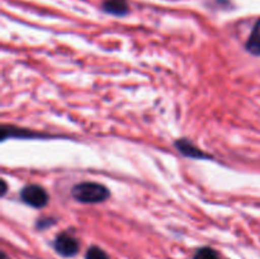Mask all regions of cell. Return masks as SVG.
<instances>
[{
    "label": "cell",
    "mask_w": 260,
    "mask_h": 259,
    "mask_svg": "<svg viewBox=\"0 0 260 259\" xmlns=\"http://www.w3.org/2000/svg\"><path fill=\"white\" fill-rule=\"evenodd\" d=\"M2 259H9V258H8V255L5 253H2Z\"/></svg>",
    "instance_id": "cell-10"
},
{
    "label": "cell",
    "mask_w": 260,
    "mask_h": 259,
    "mask_svg": "<svg viewBox=\"0 0 260 259\" xmlns=\"http://www.w3.org/2000/svg\"><path fill=\"white\" fill-rule=\"evenodd\" d=\"M193 259H221V258H220V254H218L215 249L206 246V248L198 249V250L196 251Z\"/></svg>",
    "instance_id": "cell-7"
},
{
    "label": "cell",
    "mask_w": 260,
    "mask_h": 259,
    "mask_svg": "<svg viewBox=\"0 0 260 259\" xmlns=\"http://www.w3.org/2000/svg\"><path fill=\"white\" fill-rule=\"evenodd\" d=\"M102 9L106 13L117 17L128 14L129 7L127 0H104L102 4Z\"/></svg>",
    "instance_id": "cell-4"
},
{
    "label": "cell",
    "mask_w": 260,
    "mask_h": 259,
    "mask_svg": "<svg viewBox=\"0 0 260 259\" xmlns=\"http://www.w3.org/2000/svg\"><path fill=\"white\" fill-rule=\"evenodd\" d=\"M85 259H111L108 254L101 249L99 246H90V248L86 250Z\"/></svg>",
    "instance_id": "cell-8"
},
{
    "label": "cell",
    "mask_w": 260,
    "mask_h": 259,
    "mask_svg": "<svg viewBox=\"0 0 260 259\" xmlns=\"http://www.w3.org/2000/svg\"><path fill=\"white\" fill-rule=\"evenodd\" d=\"M5 193H7V183H5V180L3 179L2 180V196H4Z\"/></svg>",
    "instance_id": "cell-9"
},
{
    "label": "cell",
    "mask_w": 260,
    "mask_h": 259,
    "mask_svg": "<svg viewBox=\"0 0 260 259\" xmlns=\"http://www.w3.org/2000/svg\"><path fill=\"white\" fill-rule=\"evenodd\" d=\"M246 51L254 56H260V18L254 24L253 30L246 41Z\"/></svg>",
    "instance_id": "cell-5"
},
{
    "label": "cell",
    "mask_w": 260,
    "mask_h": 259,
    "mask_svg": "<svg viewBox=\"0 0 260 259\" xmlns=\"http://www.w3.org/2000/svg\"><path fill=\"white\" fill-rule=\"evenodd\" d=\"M71 195L81 203H101L108 200L111 193L106 185L95 182H83L71 189Z\"/></svg>",
    "instance_id": "cell-1"
},
{
    "label": "cell",
    "mask_w": 260,
    "mask_h": 259,
    "mask_svg": "<svg viewBox=\"0 0 260 259\" xmlns=\"http://www.w3.org/2000/svg\"><path fill=\"white\" fill-rule=\"evenodd\" d=\"M53 248L60 255L65 256V258H70V256L78 254L80 245H79V241L73 235L68 233H62L55 239Z\"/></svg>",
    "instance_id": "cell-3"
},
{
    "label": "cell",
    "mask_w": 260,
    "mask_h": 259,
    "mask_svg": "<svg viewBox=\"0 0 260 259\" xmlns=\"http://www.w3.org/2000/svg\"><path fill=\"white\" fill-rule=\"evenodd\" d=\"M20 198L23 202L28 206H32L35 208H42L48 203V193L45 188L37 184H29L24 187L20 192Z\"/></svg>",
    "instance_id": "cell-2"
},
{
    "label": "cell",
    "mask_w": 260,
    "mask_h": 259,
    "mask_svg": "<svg viewBox=\"0 0 260 259\" xmlns=\"http://www.w3.org/2000/svg\"><path fill=\"white\" fill-rule=\"evenodd\" d=\"M175 146L178 147L180 152H182L184 156L193 157V159H202V157H208V155H206L205 152L201 151L198 147H196L192 142L187 141V140H179V141L175 142Z\"/></svg>",
    "instance_id": "cell-6"
}]
</instances>
